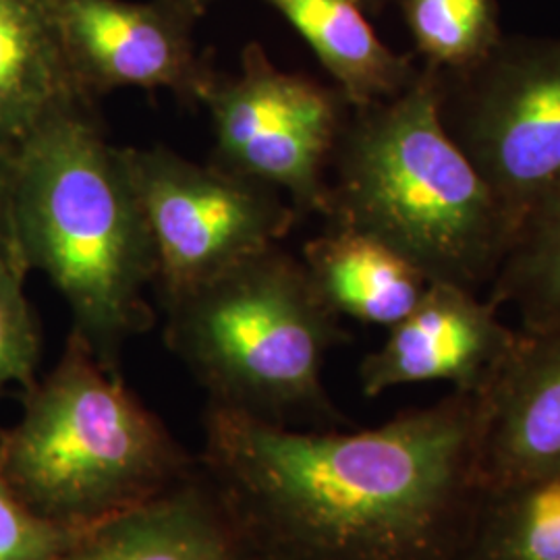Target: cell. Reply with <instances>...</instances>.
Here are the masks:
<instances>
[{
  "mask_svg": "<svg viewBox=\"0 0 560 560\" xmlns=\"http://www.w3.org/2000/svg\"><path fill=\"white\" fill-rule=\"evenodd\" d=\"M483 393L365 430H305L208 402L200 459L258 560H455L480 511Z\"/></svg>",
  "mask_w": 560,
  "mask_h": 560,
  "instance_id": "6da1fadb",
  "label": "cell"
},
{
  "mask_svg": "<svg viewBox=\"0 0 560 560\" xmlns=\"http://www.w3.org/2000/svg\"><path fill=\"white\" fill-rule=\"evenodd\" d=\"M21 258L67 301L78 335L120 372L125 345L154 324L145 289L156 252L125 148L108 143L96 113L62 117L13 161Z\"/></svg>",
  "mask_w": 560,
  "mask_h": 560,
  "instance_id": "7a4b0ae2",
  "label": "cell"
},
{
  "mask_svg": "<svg viewBox=\"0 0 560 560\" xmlns=\"http://www.w3.org/2000/svg\"><path fill=\"white\" fill-rule=\"evenodd\" d=\"M395 247L430 282L490 287L515 224L442 127L434 73L390 101L351 108L324 214Z\"/></svg>",
  "mask_w": 560,
  "mask_h": 560,
  "instance_id": "3957f363",
  "label": "cell"
},
{
  "mask_svg": "<svg viewBox=\"0 0 560 560\" xmlns=\"http://www.w3.org/2000/svg\"><path fill=\"white\" fill-rule=\"evenodd\" d=\"M198 471V455L73 332L50 374L23 390L20 421L0 430V476L62 527L117 517Z\"/></svg>",
  "mask_w": 560,
  "mask_h": 560,
  "instance_id": "277c9868",
  "label": "cell"
},
{
  "mask_svg": "<svg viewBox=\"0 0 560 560\" xmlns=\"http://www.w3.org/2000/svg\"><path fill=\"white\" fill-rule=\"evenodd\" d=\"M164 340L214 405L258 420L332 430L349 420L324 381L351 340L303 261L279 245L164 305Z\"/></svg>",
  "mask_w": 560,
  "mask_h": 560,
  "instance_id": "5b68a950",
  "label": "cell"
},
{
  "mask_svg": "<svg viewBox=\"0 0 560 560\" xmlns=\"http://www.w3.org/2000/svg\"><path fill=\"white\" fill-rule=\"evenodd\" d=\"M432 73L442 127L520 229L560 189V36L504 34L478 62Z\"/></svg>",
  "mask_w": 560,
  "mask_h": 560,
  "instance_id": "8992f818",
  "label": "cell"
},
{
  "mask_svg": "<svg viewBox=\"0 0 560 560\" xmlns=\"http://www.w3.org/2000/svg\"><path fill=\"white\" fill-rule=\"evenodd\" d=\"M154 252L162 305L284 240L300 212L282 194L219 164L125 148Z\"/></svg>",
  "mask_w": 560,
  "mask_h": 560,
  "instance_id": "52a82bcc",
  "label": "cell"
},
{
  "mask_svg": "<svg viewBox=\"0 0 560 560\" xmlns=\"http://www.w3.org/2000/svg\"><path fill=\"white\" fill-rule=\"evenodd\" d=\"M200 104L212 122L214 164L279 191L300 214H324L351 113L335 85L280 69L252 42L237 73H214Z\"/></svg>",
  "mask_w": 560,
  "mask_h": 560,
  "instance_id": "ba28073f",
  "label": "cell"
},
{
  "mask_svg": "<svg viewBox=\"0 0 560 560\" xmlns=\"http://www.w3.org/2000/svg\"><path fill=\"white\" fill-rule=\"evenodd\" d=\"M57 11L71 69L92 101L141 88L200 104L217 73L196 44L201 13L185 0H57Z\"/></svg>",
  "mask_w": 560,
  "mask_h": 560,
  "instance_id": "9c48e42d",
  "label": "cell"
},
{
  "mask_svg": "<svg viewBox=\"0 0 560 560\" xmlns=\"http://www.w3.org/2000/svg\"><path fill=\"white\" fill-rule=\"evenodd\" d=\"M386 330L381 347L360 363V388L368 399L425 382L486 393L520 340V330L501 320L499 307L448 282H430L418 305Z\"/></svg>",
  "mask_w": 560,
  "mask_h": 560,
  "instance_id": "30bf717a",
  "label": "cell"
},
{
  "mask_svg": "<svg viewBox=\"0 0 560 560\" xmlns=\"http://www.w3.org/2000/svg\"><path fill=\"white\" fill-rule=\"evenodd\" d=\"M486 492L560 480V328L525 332L483 393Z\"/></svg>",
  "mask_w": 560,
  "mask_h": 560,
  "instance_id": "8fae6325",
  "label": "cell"
},
{
  "mask_svg": "<svg viewBox=\"0 0 560 560\" xmlns=\"http://www.w3.org/2000/svg\"><path fill=\"white\" fill-rule=\"evenodd\" d=\"M75 113H96V101L71 69L57 0H0V161Z\"/></svg>",
  "mask_w": 560,
  "mask_h": 560,
  "instance_id": "7c38bea8",
  "label": "cell"
},
{
  "mask_svg": "<svg viewBox=\"0 0 560 560\" xmlns=\"http://www.w3.org/2000/svg\"><path fill=\"white\" fill-rule=\"evenodd\" d=\"M57 560H258L198 471L154 501L88 527Z\"/></svg>",
  "mask_w": 560,
  "mask_h": 560,
  "instance_id": "4fadbf2b",
  "label": "cell"
},
{
  "mask_svg": "<svg viewBox=\"0 0 560 560\" xmlns=\"http://www.w3.org/2000/svg\"><path fill=\"white\" fill-rule=\"evenodd\" d=\"M301 261L340 318L382 328L402 320L430 284L395 247L345 224L307 241Z\"/></svg>",
  "mask_w": 560,
  "mask_h": 560,
  "instance_id": "5bb4252c",
  "label": "cell"
},
{
  "mask_svg": "<svg viewBox=\"0 0 560 560\" xmlns=\"http://www.w3.org/2000/svg\"><path fill=\"white\" fill-rule=\"evenodd\" d=\"M300 34L351 108L390 101L421 73L382 40L360 0H266Z\"/></svg>",
  "mask_w": 560,
  "mask_h": 560,
  "instance_id": "9a60e30c",
  "label": "cell"
},
{
  "mask_svg": "<svg viewBox=\"0 0 560 560\" xmlns=\"http://www.w3.org/2000/svg\"><path fill=\"white\" fill-rule=\"evenodd\" d=\"M486 300L511 305L521 330L560 328V189L521 222Z\"/></svg>",
  "mask_w": 560,
  "mask_h": 560,
  "instance_id": "2e32d148",
  "label": "cell"
},
{
  "mask_svg": "<svg viewBox=\"0 0 560 560\" xmlns=\"http://www.w3.org/2000/svg\"><path fill=\"white\" fill-rule=\"evenodd\" d=\"M455 560H560V480L486 492Z\"/></svg>",
  "mask_w": 560,
  "mask_h": 560,
  "instance_id": "e0dca14e",
  "label": "cell"
},
{
  "mask_svg": "<svg viewBox=\"0 0 560 560\" xmlns=\"http://www.w3.org/2000/svg\"><path fill=\"white\" fill-rule=\"evenodd\" d=\"M421 65L457 71L483 59L504 32L499 0H395Z\"/></svg>",
  "mask_w": 560,
  "mask_h": 560,
  "instance_id": "ac0fdd59",
  "label": "cell"
},
{
  "mask_svg": "<svg viewBox=\"0 0 560 560\" xmlns=\"http://www.w3.org/2000/svg\"><path fill=\"white\" fill-rule=\"evenodd\" d=\"M25 279L27 272L0 261V393L9 384L27 390L38 381L40 326L25 295Z\"/></svg>",
  "mask_w": 560,
  "mask_h": 560,
  "instance_id": "d6986e66",
  "label": "cell"
},
{
  "mask_svg": "<svg viewBox=\"0 0 560 560\" xmlns=\"http://www.w3.org/2000/svg\"><path fill=\"white\" fill-rule=\"evenodd\" d=\"M83 532L36 515L0 476V560H57Z\"/></svg>",
  "mask_w": 560,
  "mask_h": 560,
  "instance_id": "ffe728a7",
  "label": "cell"
},
{
  "mask_svg": "<svg viewBox=\"0 0 560 560\" xmlns=\"http://www.w3.org/2000/svg\"><path fill=\"white\" fill-rule=\"evenodd\" d=\"M0 261L13 264L30 275L21 258L18 226H15V200H13V164L0 161Z\"/></svg>",
  "mask_w": 560,
  "mask_h": 560,
  "instance_id": "44dd1931",
  "label": "cell"
},
{
  "mask_svg": "<svg viewBox=\"0 0 560 560\" xmlns=\"http://www.w3.org/2000/svg\"><path fill=\"white\" fill-rule=\"evenodd\" d=\"M360 2L365 7L368 13H376V11H382L388 2H395V0H360Z\"/></svg>",
  "mask_w": 560,
  "mask_h": 560,
  "instance_id": "7402d4cb",
  "label": "cell"
},
{
  "mask_svg": "<svg viewBox=\"0 0 560 560\" xmlns=\"http://www.w3.org/2000/svg\"><path fill=\"white\" fill-rule=\"evenodd\" d=\"M187 4H191L194 9H198L200 11L201 15L208 11V7L214 2V0H185Z\"/></svg>",
  "mask_w": 560,
  "mask_h": 560,
  "instance_id": "603a6c76",
  "label": "cell"
}]
</instances>
